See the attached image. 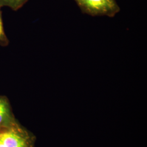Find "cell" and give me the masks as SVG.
I'll return each instance as SVG.
<instances>
[{
    "label": "cell",
    "mask_w": 147,
    "mask_h": 147,
    "mask_svg": "<svg viewBox=\"0 0 147 147\" xmlns=\"http://www.w3.org/2000/svg\"><path fill=\"white\" fill-rule=\"evenodd\" d=\"M27 0H0L1 7H7L13 11H18L27 2Z\"/></svg>",
    "instance_id": "obj_4"
},
{
    "label": "cell",
    "mask_w": 147,
    "mask_h": 147,
    "mask_svg": "<svg viewBox=\"0 0 147 147\" xmlns=\"http://www.w3.org/2000/svg\"><path fill=\"white\" fill-rule=\"evenodd\" d=\"M33 139L18 123L0 128V147H33Z\"/></svg>",
    "instance_id": "obj_1"
},
{
    "label": "cell",
    "mask_w": 147,
    "mask_h": 147,
    "mask_svg": "<svg viewBox=\"0 0 147 147\" xmlns=\"http://www.w3.org/2000/svg\"><path fill=\"white\" fill-rule=\"evenodd\" d=\"M16 123L17 122L12 113L8 98L0 96V128L9 127Z\"/></svg>",
    "instance_id": "obj_3"
},
{
    "label": "cell",
    "mask_w": 147,
    "mask_h": 147,
    "mask_svg": "<svg viewBox=\"0 0 147 147\" xmlns=\"http://www.w3.org/2000/svg\"><path fill=\"white\" fill-rule=\"evenodd\" d=\"M1 8L2 7L0 6V45L3 47H5L9 45V40L5 31Z\"/></svg>",
    "instance_id": "obj_5"
},
{
    "label": "cell",
    "mask_w": 147,
    "mask_h": 147,
    "mask_svg": "<svg viewBox=\"0 0 147 147\" xmlns=\"http://www.w3.org/2000/svg\"><path fill=\"white\" fill-rule=\"evenodd\" d=\"M84 11L92 16H114L118 11L115 0H76Z\"/></svg>",
    "instance_id": "obj_2"
}]
</instances>
